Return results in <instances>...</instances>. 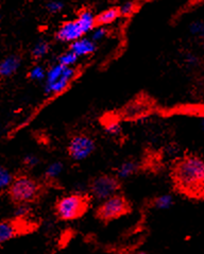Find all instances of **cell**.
Listing matches in <instances>:
<instances>
[{
    "mask_svg": "<svg viewBox=\"0 0 204 254\" xmlns=\"http://www.w3.org/2000/svg\"><path fill=\"white\" fill-rule=\"evenodd\" d=\"M191 32L196 35H204V24L201 21H196L191 26Z\"/></svg>",
    "mask_w": 204,
    "mask_h": 254,
    "instance_id": "22",
    "label": "cell"
},
{
    "mask_svg": "<svg viewBox=\"0 0 204 254\" xmlns=\"http://www.w3.org/2000/svg\"><path fill=\"white\" fill-rule=\"evenodd\" d=\"M78 21L80 22V25L83 28V30H84L85 33L89 32L90 30L94 28L95 22H97L94 15L90 13V12H88V11H85V12L81 13L79 18H78Z\"/></svg>",
    "mask_w": 204,
    "mask_h": 254,
    "instance_id": "14",
    "label": "cell"
},
{
    "mask_svg": "<svg viewBox=\"0 0 204 254\" xmlns=\"http://www.w3.org/2000/svg\"><path fill=\"white\" fill-rule=\"evenodd\" d=\"M118 17V11L115 9H110L102 12L99 16L96 18L97 22L99 25H108L114 21Z\"/></svg>",
    "mask_w": 204,
    "mask_h": 254,
    "instance_id": "17",
    "label": "cell"
},
{
    "mask_svg": "<svg viewBox=\"0 0 204 254\" xmlns=\"http://www.w3.org/2000/svg\"><path fill=\"white\" fill-rule=\"evenodd\" d=\"M90 206V198L82 191L70 192L60 198L55 205L57 217L62 221H72L82 217Z\"/></svg>",
    "mask_w": 204,
    "mask_h": 254,
    "instance_id": "2",
    "label": "cell"
},
{
    "mask_svg": "<svg viewBox=\"0 0 204 254\" xmlns=\"http://www.w3.org/2000/svg\"><path fill=\"white\" fill-rule=\"evenodd\" d=\"M26 218L14 217L12 219L2 220L0 225V242L2 244L9 242L18 235L25 233L28 230Z\"/></svg>",
    "mask_w": 204,
    "mask_h": 254,
    "instance_id": "8",
    "label": "cell"
},
{
    "mask_svg": "<svg viewBox=\"0 0 204 254\" xmlns=\"http://www.w3.org/2000/svg\"><path fill=\"white\" fill-rule=\"evenodd\" d=\"M105 33H107V31L103 28H97L95 31L93 32V40L94 41H100L102 40L103 37L105 36Z\"/></svg>",
    "mask_w": 204,
    "mask_h": 254,
    "instance_id": "26",
    "label": "cell"
},
{
    "mask_svg": "<svg viewBox=\"0 0 204 254\" xmlns=\"http://www.w3.org/2000/svg\"><path fill=\"white\" fill-rule=\"evenodd\" d=\"M74 70L69 66L62 64L51 67L46 76V92L48 94H59L63 92L74 77Z\"/></svg>",
    "mask_w": 204,
    "mask_h": 254,
    "instance_id": "6",
    "label": "cell"
},
{
    "mask_svg": "<svg viewBox=\"0 0 204 254\" xmlns=\"http://www.w3.org/2000/svg\"><path fill=\"white\" fill-rule=\"evenodd\" d=\"M15 176H13L9 170L4 167H1L0 169V188L3 191H6L9 190L11 184L14 181Z\"/></svg>",
    "mask_w": 204,
    "mask_h": 254,
    "instance_id": "16",
    "label": "cell"
},
{
    "mask_svg": "<svg viewBox=\"0 0 204 254\" xmlns=\"http://www.w3.org/2000/svg\"><path fill=\"white\" fill-rule=\"evenodd\" d=\"M133 9L134 6L131 2H127L125 4L122 5V7H120V13H122L123 15H129L133 12Z\"/></svg>",
    "mask_w": 204,
    "mask_h": 254,
    "instance_id": "27",
    "label": "cell"
},
{
    "mask_svg": "<svg viewBox=\"0 0 204 254\" xmlns=\"http://www.w3.org/2000/svg\"><path fill=\"white\" fill-rule=\"evenodd\" d=\"M41 183L27 175L14 178L9 190H6L10 200L16 205H29L37 200L42 192Z\"/></svg>",
    "mask_w": 204,
    "mask_h": 254,
    "instance_id": "3",
    "label": "cell"
},
{
    "mask_svg": "<svg viewBox=\"0 0 204 254\" xmlns=\"http://www.w3.org/2000/svg\"><path fill=\"white\" fill-rule=\"evenodd\" d=\"M30 210H29V205H16V210L14 212V217L17 218H27V216L29 215Z\"/></svg>",
    "mask_w": 204,
    "mask_h": 254,
    "instance_id": "21",
    "label": "cell"
},
{
    "mask_svg": "<svg viewBox=\"0 0 204 254\" xmlns=\"http://www.w3.org/2000/svg\"><path fill=\"white\" fill-rule=\"evenodd\" d=\"M70 50L78 57L86 56V55H89V54H92V52H94L95 45L90 40L80 39V40L72 43Z\"/></svg>",
    "mask_w": 204,
    "mask_h": 254,
    "instance_id": "10",
    "label": "cell"
},
{
    "mask_svg": "<svg viewBox=\"0 0 204 254\" xmlns=\"http://www.w3.org/2000/svg\"><path fill=\"white\" fill-rule=\"evenodd\" d=\"M172 181L179 192L204 200V160L197 155H188L180 160L172 171Z\"/></svg>",
    "mask_w": 204,
    "mask_h": 254,
    "instance_id": "1",
    "label": "cell"
},
{
    "mask_svg": "<svg viewBox=\"0 0 204 254\" xmlns=\"http://www.w3.org/2000/svg\"><path fill=\"white\" fill-rule=\"evenodd\" d=\"M90 196L98 201H104L118 193L120 181L116 176L102 175L93 179L88 186Z\"/></svg>",
    "mask_w": 204,
    "mask_h": 254,
    "instance_id": "5",
    "label": "cell"
},
{
    "mask_svg": "<svg viewBox=\"0 0 204 254\" xmlns=\"http://www.w3.org/2000/svg\"><path fill=\"white\" fill-rule=\"evenodd\" d=\"M152 206L156 210L165 211L170 208L173 204H175V198H173L169 193H165V195H161L158 197H155L152 202H151Z\"/></svg>",
    "mask_w": 204,
    "mask_h": 254,
    "instance_id": "13",
    "label": "cell"
},
{
    "mask_svg": "<svg viewBox=\"0 0 204 254\" xmlns=\"http://www.w3.org/2000/svg\"><path fill=\"white\" fill-rule=\"evenodd\" d=\"M203 126H204V119H203Z\"/></svg>",
    "mask_w": 204,
    "mask_h": 254,
    "instance_id": "29",
    "label": "cell"
},
{
    "mask_svg": "<svg viewBox=\"0 0 204 254\" xmlns=\"http://www.w3.org/2000/svg\"><path fill=\"white\" fill-rule=\"evenodd\" d=\"M84 30L81 27L80 22L77 20L68 21L64 24L58 32V39L63 42H75L81 39L84 34Z\"/></svg>",
    "mask_w": 204,
    "mask_h": 254,
    "instance_id": "9",
    "label": "cell"
},
{
    "mask_svg": "<svg viewBox=\"0 0 204 254\" xmlns=\"http://www.w3.org/2000/svg\"><path fill=\"white\" fill-rule=\"evenodd\" d=\"M134 254H147L146 252H142V251H137V252H135Z\"/></svg>",
    "mask_w": 204,
    "mask_h": 254,
    "instance_id": "28",
    "label": "cell"
},
{
    "mask_svg": "<svg viewBox=\"0 0 204 254\" xmlns=\"http://www.w3.org/2000/svg\"><path fill=\"white\" fill-rule=\"evenodd\" d=\"M24 163L27 167L33 168L37 165V164H39V159H37L34 155H27L24 160Z\"/></svg>",
    "mask_w": 204,
    "mask_h": 254,
    "instance_id": "24",
    "label": "cell"
},
{
    "mask_svg": "<svg viewBox=\"0 0 204 254\" xmlns=\"http://www.w3.org/2000/svg\"><path fill=\"white\" fill-rule=\"evenodd\" d=\"M95 150L94 140L86 135H77L71 138L68 146V154L73 161H83Z\"/></svg>",
    "mask_w": 204,
    "mask_h": 254,
    "instance_id": "7",
    "label": "cell"
},
{
    "mask_svg": "<svg viewBox=\"0 0 204 254\" xmlns=\"http://www.w3.org/2000/svg\"><path fill=\"white\" fill-rule=\"evenodd\" d=\"M138 170V165L135 162L129 161V162H125L123 163L117 168V173H116V177L119 179H128L132 177L134 174L137 173Z\"/></svg>",
    "mask_w": 204,
    "mask_h": 254,
    "instance_id": "12",
    "label": "cell"
},
{
    "mask_svg": "<svg viewBox=\"0 0 204 254\" xmlns=\"http://www.w3.org/2000/svg\"><path fill=\"white\" fill-rule=\"evenodd\" d=\"M105 129H107V131L110 134H112V135H117V134L120 133V130H122L119 124L116 122H110L107 125V127H105Z\"/></svg>",
    "mask_w": 204,
    "mask_h": 254,
    "instance_id": "23",
    "label": "cell"
},
{
    "mask_svg": "<svg viewBox=\"0 0 204 254\" xmlns=\"http://www.w3.org/2000/svg\"><path fill=\"white\" fill-rule=\"evenodd\" d=\"M19 64H20V61L18 57L16 56L7 57L3 60L1 66H0V72H1V74L4 77L11 76V74H13L18 69Z\"/></svg>",
    "mask_w": 204,
    "mask_h": 254,
    "instance_id": "11",
    "label": "cell"
},
{
    "mask_svg": "<svg viewBox=\"0 0 204 254\" xmlns=\"http://www.w3.org/2000/svg\"><path fill=\"white\" fill-rule=\"evenodd\" d=\"M77 59H78V56L73 54V52L70 50V51H68V52H66V54H64V55L60 57L59 63L64 65V66H69L70 67L72 64L77 62Z\"/></svg>",
    "mask_w": 204,
    "mask_h": 254,
    "instance_id": "18",
    "label": "cell"
},
{
    "mask_svg": "<svg viewBox=\"0 0 204 254\" xmlns=\"http://www.w3.org/2000/svg\"><path fill=\"white\" fill-rule=\"evenodd\" d=\"M47 52H48V44L46 42L42 41V42H39L35 45L32 54L36 58H42V57L46 55Z\"/></svg>",
    "mask_w": 204,
    "mask_h": 254,
    "instance_id": "19",
    "label": "cell"
},
{
    "mask_svg": "<svg viewBox=\"0 0 204 254\" xmlns=\"http://www.w3.org/2000/svg\"><path fill=\"white\" fill-rule=\"evenodd\" d=\"M47 74L45 73V70L42 68L41 66H35L32 68V70L30 71V78L33 79V80H37V81H41L44 78H46Z\"/></svg>",
    "mask_w": 204,
    "mask_h": 254,
    "instance_id": "20",
    "label": "cell"
},
{
    "mask_svg": "<svg viewBox=\"0 0 204 254\" xmlns=\"http://www.w3.org/2000/svg\"><path fill=\"white\" fill-rule=\"evenodd\" d=\"M47 9L52 13H57L63 9V4L60 1H51L47 4Z\"/></svg>",
    "mask_w": 204,
    "mask_h": 254,
    "instance_id": "25",
    "label": "cell"
},
{
    "mask_svg": "<svg viewBox=\"0 0 204 254\" xmlns=\"http://www.w3.org/2000/svg\"><path fill=\"white\" fill-rule=\"evenodd\" d=\"M131 206L129 201L122 193H116L111 198L104 200L98 206L96 215L101 221H114L130 212Z\"/></svg>",
    "mask_w": 204,
    "mask_h": 254,
    "instance_id": "4",
    "label": "cell"
},
{
    "mask_svg": "<svg viewBox=\"0 0 204 254\" xmlns=\"http://www.w3.org/2000/svg\"><path fill=\"white\" fill-rule=\"evenodd\" d=\"M63 170H64V166L62 163L60 162L51 163L50 165L46 168V171H45V177H46L47 180H56L57 178L61 176Z\"/></svg>",
    "mask_w": 204,
    "mask_h": 254,
    "instance_id": "15",
    "label": "cell"
}]
</instances>
